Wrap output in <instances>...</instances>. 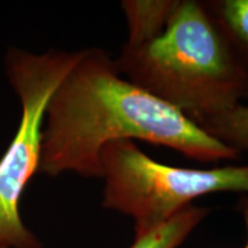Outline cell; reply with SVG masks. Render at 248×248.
<instances>
[{"label": "cell", "instance_id": "cell-1", "mask_svg": "<svg viewBox=\"0 0 248 248\" xmlns=\"http://www.w3.org/2000/svg\"><path fill=\"white\" fill-rule=\"evenodd\" d=\"M133 139L199 162L240 156L181 110L123 77L105 49H82L46 108L38 172L101 178L105 145Z\"/></svg>", "mask_w": 248, "mask_h": 248}, {"label": "cell", "instance_id": "cell-2", "mask_svg": "<svg viewBox=\"0 0 248 248\" xmlns=\"http://www.w3.org/2000/svg\"><path fill=\"white\" fill-rule=\"evenodd\" d=\"M120 74L195 123L245 98L248 71L204 1L181 0L163 33L139 47L122 46Z\"/></svg>", "mask_w": 248, "mask_h": 248}, {"label": "cell", "instance_id": "cell-3", "mask_svg": "<svg viewBox=\"0 0 248 248\" xmlns=\"http://www.w3.org/2000/svg\"><path fill=\"white\" fill-rule=\"evenodd\" d=\"M100 164L102 207L131 217L135 235L166 224L203 195L248 194V164L212 169L168 166L145 154L133 140L105 145Z\"/></svg>", "mask_w": 248, "mask_h": 248}, {"label": "cell", "instance_id": "cell-4", "mask_svg": "<svg viewBox=\"0 0 248 248\" xmlns=\"http://www.w3.org/2000/svg\"><path fill=\"white\" fill-rule=\"evenodd\" d=\"M79 51L48 49L36 54L9 48L6 73L22 108L13 140L0 159V248H43L20 213L21 199L42 154L43 129L48 101L80 57Z\"/></svg>", "mask_w": 248, "mask_h": 248}, {"label": "cell", "instance_id": "cell-5", "mask_svg": "<svg viewBox=\"0 0 248 248\" xmlns=\"http://www.w3.org/2000/svg\"><path fill=\"white\" fill-rule=\"evenodd\" d=\"M181 0H123L120 2L128 28L126 47H139L160 37Z\"/></svg>", "mask_w": 248, "mask_h": 248}, {"label": "cell", "instance_id": "cell-6", "mask_svg": "<svg viewBox=\"0 0 248 248\" xmlns=\"http://www.w3.org/2000/svg\"><path fill=\"white\" fill-rule=\"evenodd\" d=\"M204 4L248 71V0H209Z\"/></svg>", "mask_w": 248, "mask_h": 248}, {"label": "cell", "instance_id": "cell-7", "mask_svg": "<svg viewBox=\"0 0 248 248\" xmlns=\"http://www.w3.org/2000/svg\"><path fill=\"white\" fill-rule=\"evenodd\" d=\"M209 212L207 207L191 204L166 224L142 235H135L130 248H179Z\"/></svg>", "mask_w": 248, "mask_h": 248}, {"label": "cell", "instance_id": "cell-8", "mask_svg": "<svg viewBox=\"0 0 248 248\" xmlns=\"http://www.w3.org/2000/svg\"><path fill=\"white\" fill-rule=\"evenodd\" d=\"M210 137L238 154L248 152V106L239 104L197 122Z\"/></svg>", "mask_w": 248, "mask_h": 248}, {"label": "cell", "instance_id": "cell-9", "mask_svg": "<svg viewBox=\"0 0 248 248\" xmlns=\"http://www.w3.org/2000/svg\"><path fill=\"white\" fill-rule=\"evenodd\" d=\"M237 208L239 209L241 213V216H243L245 225H246L247 230V243L245 248H248V194H244L243 198L239 200V202L237 204Z\"/></svg>", "mask_w": 248, "mask_h": 248}, {"label": "cell", "instance_id": "cell-10", "mask_svg": "<svg viewBox=\"0 0 248 248\" xmlns=\"http://www.w3.org/2000/svg\"><path fill=\"white\" fill-rule=\"evenodd\" d=\"M245 98H248V84H247V89H246V92H245Z\"/></svg>", "mask_w": 248, "mask_h": 248}]
</instances>
